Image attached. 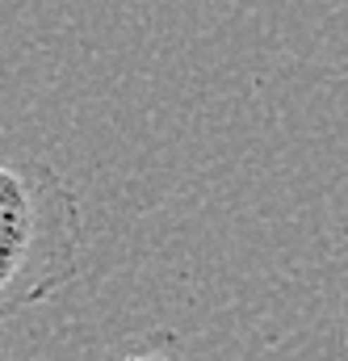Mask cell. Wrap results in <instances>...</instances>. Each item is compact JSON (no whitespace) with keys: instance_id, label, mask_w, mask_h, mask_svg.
<instances>
[{"instance_id":"cell-1","label":"cell","mask_w":348,"mask_h":361,"mask_svg":"<svg viewBox=\"0 0 348 361\" xmlns=\"http://www.w3.org/2000/svg\"><path fill=\"white\" fill-rule=\"evenodd\" d=\"M85 214L42 160H0V324L46 302L80 273Z\"/></svg>"},{"instance_id":"cell-2","label":"cell","mask_w":348,"mask_h":361,"mask_svg":"<svg viewBox=\"0 0 348 361\" xmlns=\"http://www.w3.org/2000/svg\"><path fill=\"white\" fill-rule=\"evenodd\" d=\"M122 361H185V357L176 353L173 345H156V349H139V353H130Z\"/></svg>"}]
</instances>
